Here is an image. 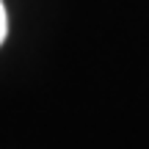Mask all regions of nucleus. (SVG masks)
Returning a JSON list of instances; mask_svg holds the SVG:
<instances>
[{"label": "nucleus", "mask_w": 149, "mask_h": 149, "mask_svg": "<svg viewBox=\"0 0 149 149\" xmlns=\"http://www.w3.org/2000/svg\"><path fill=\"white\" fill-rule=\"evenodd\" d=\"M6 36H8V17H6V6L0 0V44L6 42Z\"/></svg>", "instance_id": "obj_1"}]
</instances>
